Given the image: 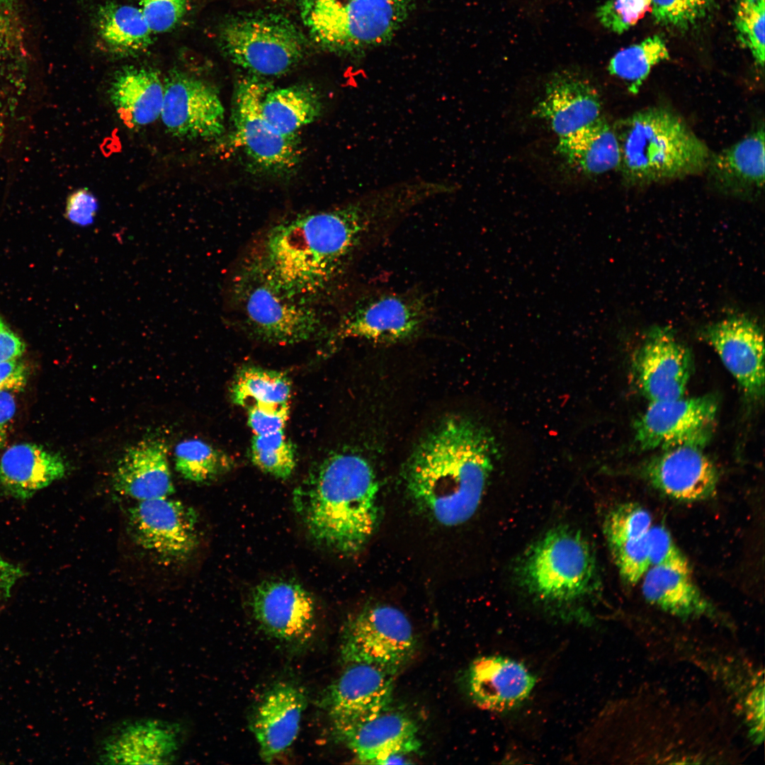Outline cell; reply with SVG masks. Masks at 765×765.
Returning <instances> with one entry per match:
<instances>
[{"instance_id": "1", "label": "cell", "mask_w": 765, "mask_h": 765, "mask_svg": "<svg viewBox=\"0 0 765 765\" xmlns=\"http://www.w3.org/2000/svg\"><path fill=\"white\" fill-rule=\"evenodd\" d=\"M414 205L410 189L397 182L284 220L264 234L243 269L288 299L312 306L334 292Z\"/></svg>"}, {"instance_id": "2", "label": "cell", "mask_w": 765, "mask_h": 765, "mask_svg": "<svg viewBox=\"0 0 765 765\" xmlns=\"http://www.w3.org/2000/svg\"><path fill=\"white\" fill-rule=\"evenodd\" d=\"M497 453L494 436L474 419L443 421L418 444L405 469L414 502L448 526L468 521L480 505Z\"/></svg>"}, {"instance_id": "3", "label": "cell", "mask_w": 765, "mask_h": 765, "mask_svg": "<svg viewBox=\"0 0 765 765\" xmlns=\"http://www.w3.org/2000/svg\"><path fill=\"white\" fill-rule=\"evenodd\" d=\"M378 482L369 463L337 453L315 466L295 489L293 505L318 544L351 555L361 550L378 521Z\"/></svg>"}, {"instance_id": "4", "label": "cell", "mask_w": 765, "mask_h": 765, "mask_svg": "<svg viewBox=\"0 0 765 765\" xmlns=\"http://www.w3.org/2000/svg\"><path fill=\"white\" fill-rule=\"evenodd\" d=\"M618 137V167L630 186H643L706 170L708 146L673 111L651 107L637 111L613 126Z\"/></svg>"}, {"instance_id": "5", "label": "cell", "mask_w": 765, "mask_h": 765, "mask_svg": "<svg viewBox=\"0 0 765 765\" xmlns=\"http://www.w3.org/2000/svg\"><path fill=\"white\" fill-rule=\"evenodd\" d=\"M416 0H300L310 39L324 51L356 57L390 42Z\"/></svg>"}, {"instance_id": "6", "label": "cell", "mask_w": 765, "mask_h": 765, "mask_svg": "<svg viewBox=\"0 0 765 765\" xmlns=\"http://www.w3.org/2000/svg\"><path fill=\"white\" fill-rule=\"evenodd\" d=\"M521 587L533 599L555 607L575 606L597 589L595 557L577 530L556 527L531 545L517 567Z\"/></svg>"}, {"instance_id": "7", "label": "cell", "mask_w": 765, "mask_h": 765, "mask_svg": "<svg viewBox=\"0 0 765 765\" xmlns=\"http://www.w3.org/2000/svg\"><path fill=\"white\" fill-rule=\"evenodd\" d=\"M310 39L293 20L270 11H250L225 17L217 29L220 50L249 74L283 75L307 55Z\"/></svg>"}, {"instance_id": "8", "label": "cell", "mask_w": 765, "mask_h": 765, "mask_svg": "<svg viewBox=\"0 0 765 765\" xmlns=\"http://www.w3.org/2000/svg\"><path fill=\"white\" fill-rule=\"evenodd\" d=\"M432 316L429 299L418 290L372 292L355 300L332 336L339 341L396 343L419 334Z\"/></svg>"}, {"instance_id": "9", "label": "cell", "mask_w": 765, "mask_h": 765, "mask_svg": "<svg viewBox=\"0 0 765 765\" xmlns=\"http://www.w3.org/2000/svg\"><path fill=\"white\" fill-rule=\"evenodd\" d=\"M416 639L407 616L392 606L363 608L348 618L341 636L340 657L396 674L412 658Z\"/></svg>"}, {"instance_id": "10", "label": "cell", "mask_w": 765, "mask_h": 765, "mask_svg": "<svg viewBox=\"0 0 765 765\" xmlns=\"http://www.w3.org/2000/svg\"><path fill=\"white\" fill-rule=\"evenodd\" d=\"M233 298L246 327L266 341L293 344L312 339L323 329L313 306L288 299L244 269L236 278Z\"/></svg>"}, {"instance_id": "11", "label": "cell", "mask_w": 765, "mask_h": 765, "mask_svg": "<svg viewBox=\"0 0 765 765\" xmlns=\"http://www.w3.org/2000/svg\"><path fill=\"white\" fill-rule=\"evenodd\" d=\"M127 523L135 545L164 565L186 562L198 546L196 511L170 497L138 501Z\"/></svg>"}, {"instance_id": "12", "label": "cell", "mask_w": 765, "mask_h": 765, "mask_svg": "<svg viewBox=\"0 0 765 765\" xmlns=\"http://www.w3.org/2000/svg\"><path fill=\"white\" fill-rule=\"evenodd\" d=\"M262 79L248 74L238 80L233 100L234 136L261 170L283 173L298 163L297 140L278 132L264 118L262 101L271 86Z\"/></svg>"}, {"instance_id": "13", "label": "cell", "mask_w": 765, "mask_h": 765, "mask_svg": "<svg viewBox=\"0 0 765 765\" xmlns=\"http://www.w3.org/2000/svg\"><path fill=\"white\" fill-rule=\"evenodd\" d=\"M186 737L178 720L140 717L120 720L98 737L95 762L101 764H169L179 758Z\"/></svg>"}, {"instance_id": "14", "label": "cell", "mask_w": 765, "mask_h": 765, "mask_svg": "<svg viewBox=\"0 0 765 765\" xmlns=\"http://www.w3.org/2000/svg\"><path fill=\"white\" fill-rule=\"evenodd\" d=\"M713 395L650 402L635 423V441L642 450L684 444L703 447L718 412Z\"/></svg>"}, {"instance_id": "15", "label": "cell", "mask_w": 765, "mask_h": 765, "mask_svg": "<svg viewBox=\"0 0 765 765\" xmlns=\"http://www.w3.org/2000/svg\"><path fill=\"white\" fill-rule=\"evenodd\" d=\"M160 117L166 130L182 139L212 140L225 130V110L215 88L178 69L164 79Z\"/></svg>"}, {"instance_id": "16", "label": "cell", "mask_w": 765, "mask_h": 765, "mask_svg": "<svg viewBox=\"0 0 765 765\" xmlns=\"http://www.w3.org/2000/svg\"><path fill=\"white\" fill-rule=\"evenodd\" d=\"M250 605L255 620L271 638L293 646H302L312 639L316 626L315 603L299 583L264 580L253 589Z\"/></svg>"}, {"instance_id": "17", "label": "cell", "mask_w": 765, "mask_h": 765, "mask_svg": "<svg viewBox=\"0 0 765 765\" xmlns=\"http://www.w3.org/2000/svg\"><path fill=\"white\" fill-rule=\"evenodd\" d=\"M394 675L373 665L346 664L342 673L324 691L322 708L338 732L390 708Z\"/></svg>"}, {"instance_id": "18", "label": "cell", "mask_w": 765, "mask_h": 765, "mask_svg": "<svg viewBox=\"0 0 765 765\" xmlns=\"http://www.w3.org/2000/svg\"><path fill=\"white\" fill-rule=\"evenodd\" d=\"M633 365L636 382L650 402L684 397L692 357L669 328L650 331L635 351Z\"/></svg>"}, {"instance_id": "19", "label": "cell", "mask_w": 765, "mask_h": 765, "mask_svg": "<svg viewBox=\"0 0 765 765\" xmlns=\"http://www.w3.org/2000/svg\"><path fill=\"white\" fill-rule=\"evenodd\" d=\"M703 339L713 347L744 393L759 399L764 391V335L752 318L735 315L706 326Z\"/></svg>"}, {"instance_id": "20", "label": "cell", "mask_w": 765, "mask_h": 765, "mask_svg": "<svg viewBox=\"0 0 765 765\" xmlns=\"http://www.w3.org/2000/svg\"><path fill=\"white\" fill-rule=\"evenodd\" d=\"M701 448L684 444L664 449L645 466L647 480L663 494L679 502L712 497L718 484V471Z\"/></svg>"}, {"instance_id": "21", "label": "cell", "mask_w": 765, "mask_h": 765, "mask_svg": "<svg viewBox=\"0 0 765 765\" xmlns=\"http://www.w3.org/2000/svg\"><path fill=\"white\" fill-rule=\"evenodd\" d=\"M307 704L305 691L290 682L277 683L264 694L249 722L262 760L271 763L291 747Z\"/></svg>"}, {"instance_id": "22", "label": "cell", "mask_w": 765, "mask_h": 765, "mask_svg": "<svg viewBox=\"0 0 765 765\" xmlns=\"http://www.w3.org/2000/svg\"><path fill=\"white\" fill-rule=\"evenodd\" d=\"M536 683L521 662L501 655L476 658L466 674L468 691L480 708L498 713L514 710L531 695Z\"/></svg>"}, {"instance_id": "23", "label": "cell", "mask_w": 765, "mask_h": 765, "mask_svg": "<svg viewBox=\"0 0 765 765\" xmlns=\"http://www.w3.org/2000/svg\"><path fill=\"white\" fill-rule=\"evenodd\" d=\"M33 65L20 0H0V117L14 113L28 90Z\"/></svg>"}, {"instance_id": "24", "label": "cell", "mask_w": 765, "mask_h": 765, "mask_svg": "<svg viewBox=\"0 0 765 765\" xmlns=\"http://www.w3.org/2000/svg\"><path fill=\"white\" fill-rule=\"evenodd\" d=\"M336 735L363 763L381 764L389 756L417 752L421 747L414 720L390 708Z\"/></svg>"}, {"instance_id": "25", "label": "cell", "mask_w": 765, "mask_h": 765, "mask_svg": "<svg viewBox=\"0 0 765 765\" xmlns=\"http://www.w3.org/2000/svg\"><path fill=\"white\" fill-rule=\"evenodd\" d=\"M114 489L138 501L168 497L175 492L166 443L147 438L129 447L113 475Z\"/></svg>"}, {"instance_id": "26", "label": "cell", "mask_w": 765, "mask_h": 765, "mask_svg": "<svg viewBox=\"0 0 765 765\" xmlns=\"http://www.w3.org/2000/svg\"><path fill=\"white\" fill-rule=\"evenodd\" d=\"M601 103L594 86L577 74H555L546 84L535 113L548 121L560 137L592 123L601 116Z\"/></svg>"}, {"instance_id": "27", "label": "cell", "mask_w": 765, "mask_h": 765, "mask_svg": "<svg viewBox=\"0 0 765 765\" xmlns=\"http://www.w3.org/2000/svg\"><path fill=\"white\" fill-rule=\"evenodd\" d=\"M764 125L716 154L706 168L714 186L731 196L749 198L763 189L765 177Z\"/></svg>"}, {"instance_id": "28", "label": "cell", "mask_w": 765, "mask_h": 765, "mask_svg": "<svg viewBox=\"0 0 765 765\" xmlns=\"http://www.w3.org/2000/svg\"><path fill=\"white\" fill-rule=\"evenodd\" d=\"M67 470L60 453L35 443H16L0 458V491L27 499L64 477Z\"/></svg>"}, {"instance_id": "29", "label": "cell", "mask_w": 765, "mask_h": 765, "mask_svg": "<svg viewBox=\"0 0 765 765\" xmlns=\"http://www.w3.org/2000/svg\"><path fill=\"white\" fill-rule=\"evenodd\" d=\"M108 96L123 122L130 128L149 125L160 117L164 83L156 69L127 66L116 72Z\"/></svg>"}, {"instance_id": "30", "label": "cell", "mask_w": 765, "mask_h": 765, "mask_svg": "<svg viewBox=\"0 0 765 765\" xmlns=\"http://www.w3.org/2000/svg\"><path fill=\"white\" fill-rule=\"evenodd\" d=\"M641 580L645 600L664 612L686 619L713 616L715 613L691 574L650 566Z\"/></svg>"}, {"instance_id": "31", "label": "cell", "mask_w": 765, "mask_h": 765, "mask_svg": "<svg viewBox=\"0 0 765 765\" xmlns=\"http://www.w3.org/2000/svg\"><path fill=\"white\" fill-rule=\"evenodd\" d=\"M94 23L102 50L113 57H135L153 44L154 34L139 7L107 1L98 6Z\"/></svg>"}, {"instance_id": "32", "label": "cell", "mask_w": 765, "mask_h": 765, "mask_svg": "<svg viewBox=\"0 0 765 765\" xmlns=\"http://www.w3.org/2000/svg\"><path fill=\"white\" fill-rule=\"evenodd\" d=\"M556 150L570 165L589 175L618 169L620 165L617 135L613 126L602 117L560 137Z\"/></svg>"}, {"instance_id": "33", "label": "cell", "mask_w": 765, "mask_h": 765, "mask_svg": "<svg viewBox=\"0 0 765 765\" xmlns=\"http://www.w3.org/2000/svg\"><path fill=\"white\" fill-rule=\"evenodd\" d=\"M262 113L270 125L288 137L313 123L322 109L321 98L311 86L298 84L270 89L262 101Z\"/></svg>"}, {"instance_id": "34", "label": "cell", "mask_w": 765, "mask_h": 765, "mask_svg": "<svg viewBox=\"0 0 765 765\" xmlns=\"http://www.w3.org/2000/svg\"><path fill=\"white\" fill-rule=\"evenodd\" d=\"M291 382L282 372L247 366L239 369L232 384V402L248 408L256 403L289 402Z\"/></svg>"}, {"instance_id": "35", "label": "cell", "mask_w": 765, "mask_h": 765, "mask_svg": "<svg viewBox=\"0 0 765 765\" xmlns=\"http://www.w3.org/2000/svg\"><path fill=\"white\" fill-rule=\"evenodd\" d=\"M669 58V50L662 37L654 35L640 42L618 51L609 61L608 70L628 85L635 94L653 67Z\"/></svg>"}, {"instance_id": "36", "label": "cell", "mask_w": 765, "mask_h": 765, "mask_svg": "<svg viewBox=\"0 0 765 765\" xmlns=\"http://www.w3.org/2000/svg\"><path fill=\"white\" fill-rule=\"evenodd\" d=\"M175 468L186 480L205 482L215 480L234 465L227 454L200 439H186L174 450Z\"/></svg>"}, {"instance_id": "37", "label": "cell", "mask_w": 765, "mask_h": 765, "mask_svg": "<svg viewBox=\"0 0 765 765\" xmlns=\"http://www.w3.org/2000/svg\"><path fill=\"white\" fill-rule=\"evenodd\" d=\"M250 458L262 472L282 480L290 477L296 466L295 448L284 430L254 435L251 442Z\"/></svg>"}, {"instance_id": "38", "label": "cell", "mask_w": 765, "mask_h": 765, "mask_svg": "<svg viewBox=\"0 0 765 765\" xmlns=\"http://www.w3.org/2000/svg\"><path fill=\"white\" fill-rule=\"evenodd\" d=\"M764 13L765 0H738L734 11L737 41L761 69L765 56Z\"/></svg>"}, {"instance_id": "39", "label": "cell", "mask_w": 765, "mask_h": 765, "mask_svg": "<svg viewBox=\"0 0 765 765\" xmlns=\"http://www.w3.org/2000/svg\"><path fill=\"white\" fill-rule=\"evenodd\" d=\"M717 0H651L654 22L662 27L687 31L713 11Z\"/></svg>"}, {"instance_id": "40", "label": "cell", "mask_w": 765, "mask_h": 765, "mask_svg": "<svg viewBox=\"0 0 765 765\" xmlns=\"http://www.w3.org/2000/svg\"><path fill=\"white\" fill-rule=\"evenodd\" d=\"M652 526L650 512L640 504L628 502L608 513L604 529L608 545L645 537Z\"/></svg>"}, {"instance_id": "41", "label": "cell", "mask_w": 765, "mask_h": 765, "mask_svg": "<svg viewBox=\"0 0 765 765\" xmlns=\"http://www.w3.org/2000/svg\"><path fill=\"white\" fill-rule=\"evenodd\" d=\"M647 536L608 545L620 575L630 584L638 583L650 567Z\"/></svg>"}, {"instance_id": "42", "label": "cell", "mask_w": 765, "mask_h": 765, "mask_svg": "<svg viewBox=\"0 0 765 765\" xmlns=\"http://www.w3.org/2000/svg\"><path fill=\"white\" fill-rule=\"evenodd\" d=\"M651 8V0H607L596 12L606 29L620 35L633 27Z\"/></svg>"}, {"instance_id": "43", "label": "cell", "mask_w": 765, "mask_h": 765, "mask_svg": "<svg viewBox=\"0 0 765 765\" xmlns=\"http://www.w3.org/2000/svg\"><path fill=\"white\" fill-rule=\"evenodd\" d=\"M647 543L650 566L664 567L692 574L688 558L666 527L662 525L652 526L647 536Z\"/></svg>"}, {"instance_id": "44", "label": "cell", "mask_w": 765, "mask_h": 765, "mask_svg": "<svg viewBox=\"0 0 765 765\" xmlns=\"http://www.w3.org/2000/svg\"><path fill=\"white\" fill-rule=\"evenodd\" d=\"M188 0H140V9L153 34L172 30L188 12Z\"/></svg>"}, {"instance_id": "45", "label": "cell", "mask_w": 765, "mask_h": 765, "mask_svg": "<svg viewBox=\"0 0 765 765\" xmlns=\"http://www.w3.org/2000/svg\"><path fill=\"white\" fill-rule=\"evenodd\" d=\"M248 425L254 435H264L284 430L289 416V403H256L246 408Z\"/></svg>"}, {"instance_id": "46", "label": "cell", "mask_w": 765, "mask_h": 765, "mask_svg": "<svg viewBox=\"0 0 765 765\" xmlns=\"http://www.w3.org/2000/svg\"><path fill=\"white\" fill-rule=\"evenodd\" d=\"M98 210L96 198L87 189L81 188L69 196L65 214L67 220L74 225L88 227L94 222Z\"/></svg>"}, {"instance_id": "47", "label": "cell", "mask_w": 765, "mask_h": 765, "mask_svg": "<svg viewBox=\"0 0 765 765\" xmlns=\"http://www.w3.org/2000/svg\"><path fill=\"white\" fill-rule=\"evenodd\" d=\"M29 375L28 366L20 358L0 363V392H22L27 385Z\"/></svg>"}, {"instance_id": "48", "label": "cell", "mask_w": 765, "mask_h": 765, "mask_svg": "<svg viewBox=\"0 0 765 765\" xmlns=\"http://www.w3.org/2000/svg\"><path fill=\"white\" fill-rule=\"evenodd\" d=\"M25 348L21 339L0 317V363L21 358Z\"/></svg>"}, {"instance_id": "49", "label": "cell", "mask_w": 765, "mask_h": 765, "mask_svg": "<svg viewBox=\"0 0 765 765\" xmlns=\"http://www.w3.org/2000/svg\"><path fill=\"white\" fill-rule=\"evenodd\" d=\"M16 412V402L13 393L0 392V450L6 444Z\"/></svg>"}, {"instance_id": "50", "label": "cell", "mask_w": 765, "mask_h": 765, "mask_svg": "<svg viewBox=\"0 0 765 765\" xmlns=\"http://www.w3.org/2000/svg\"><path fill=\"white\" fill-rule=\"evenodd\" d=\"M22 572L19 567L6 561L0 555V590L4 595H10L11 588L22 576Z\"/></svg>"}, {"instance_id": "51", "label": "cell", "mask_w": 765, "mask_h": 765, "mask_svg": "<svg viewBox=\"0 0 765 765\" xmlns=\"http://www.w3.org/2000/svg\"><path fill=\"white\" fill-rule=\"evenodd\" d=\"M6 132V119L0 117V147L3 143Z\"/></svg>"}]
</instances>
